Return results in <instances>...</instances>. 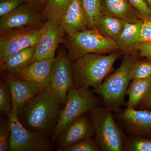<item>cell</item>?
Segmentation results:
<instances>
[{
	"mask_svg": "<svg viewBox=\"0 0 151 151\" xmlns=\"http://www.w3.org/2000/svg\"><path fill=\"white\" fill-rule=\"evenodd\" d=\"M62 105L51 92L45 90L28 101L18 116L26 129L48 137L57 124Z\"/></svg>",
	"mask_w": 151,
	"mask_h": 151,
	"instance_id": "6da1fadb",
	"label": "cell"
},
{
	"mask_svg": "<svg viewBox=\"0 0 151 151\" xmlns=\"http://www.w3.org/2000/svg\"><path fill=\"white\" fill-rule=\"evenodd\" d=\"M113 52L108 55L88 54L71 62L74 87L78 89L97 88L111 74L113 65L122 52Z\"/></svg>",
	"mask_w": 151,
	"mask_h": 151,
	"instance_id": "7a4b0ae2",
	"label": "cell"
},
{
	"mask_svg": "<svg viewBox=\"0 0 151 151\" xmlns=\"http://www.w3.org/2000/svg\"><path fill=\"white\" fill-rule=\"evenodd\" d=\"M111 110L99 105L88 113L100 151H123L126 136L116 123Z\"/></svg>",
	"mask_w": 151,
	"mask_h": 151,
	"instance_id": "3957f363",
	"label": "cell"
},
{
	"mask_svg": "<svg viewBox=\"0 0 151 151\" xmlns=\"http://www.w3.org/2000/svg\"><path fill=\"white\" fill-rule=\"evenodd\" d=\"M137 60L135 55H127L116 71L94 89V92L103 99L104 106L111 111H116L124 104L126 92L131 81L130 70L132 64Z\"/></svg>",
	"mask_w": 151,
	"mask_h": 151,
	"instance_id": "277c9868",
	"label": "cell"
},
{
	"mask_svg": "<svg viewBox=\"0 0 151 151\" xmlns=\"http://www.w3.org/2000/svg\"><path fill=\"white\" fill-rule=\"evenodd\" d=\"M94 92L89 89H78L74 86L69 90L64 108L60 111L52 135V141H57L63 131L76 118L100 105V100Z\"/></svg>",
	"mask_w": 151,
	"mask_h": 151,
	"instance_id": "5b68a950",
	"label": "cell"
},
{
	"mask_svg": "<svg viewBox=\"0 0 151 151\" xmlns=\"http://www.w3.org/2000/svg\"><path fill=\"white\" fill-rule=\"evenodd\" d=\"M67 56L70 62L88 54H105L119 50L115 41L95 29H87L68 36Z\"/></svg>",
	"mask_w": 151,
	"mask_h": 151,
	"instance_id": "8992f818",
	"label": "cell"
},
{
	"mask_svg": "<svg viewBox=\"0 0 151 151\" xmlns=\"http://www.w3.org/2000/svg\"><path fill=\"white\" fill-rule=\"evenodd\" d=\"M11 134L9 151H50L53 150L51 142L40 132L25 128L19 120L18 111L12 109L7 114Z\"/></svg>",
	"mask_w": 151,
	"mask_h": 151,
	"instance_id": "52a82bcc",
	"label": "cell"
},
{
	"mask_svg": "<svg viewBox=\"0 0 151 151\" xmlns=\"http://www.w3.org/2000/svg\"><path fill=\"white\" fill-rule=\"evenodd\" d=\"M43 19L39 9L28 1L6 16L0 18V35L40 28L43 24Z\"/></svg>",
	"mask_w": 151,
	"mask_h": 151,
	"instance_id": "ba28073f",
	"label": "cell"
},
{
	"mask_svg": "<svg viewBox=\"0 0 151 151\" xmlns=\"http://www.w3.org/2000/svg\"><path fill=\"white\" fill-rule=\"evenodd\" d=\"M74 86L71 62L67 53L62 52L55 57L47 90L64 106L68 91Z\"/></svg>",
	"mask_w": 151,
	"mask_h": 151,
	"instance_id": "9c48e42d",
	"label": "cell"
},
{
	"mask_svg": "<svg viewBox=\"0 0 151 151\" xmlns=\"http://www.w3.org/2000/svg\"><path fill=\"white\" fill-rule=\"evenodd\" d=\"M42 30L41 27L1 35L0 65L14 53L27 47L37 46L40 39Z\"/></svg>",
	"mask_w": 151,
	"mask_h": 151,
	"instance_id": "30bf717a",
	"label": "cell"
},
{
	"mask_svg": "<svg viewBox=\"0 0 151 151\" xmlns=\"http://www.w3.org/2000/svg\"><path fill=\"white\" fill-rule=\"evenodd\" d=\"M42 30L40 39L36 47L34 61L55 58L58 46L64 41L65 33L58 23L47 20Z\"/></svg>",
	"mask_w": 151,
	"mask_h": 151,
	"instance_id": "8fae6325",
	"label": "cell"
},
{
	"mask_svg": "<svg viewBox=\"0 0 151 151\" xmlns=\"http://www.w3.org/2000/svg\"><path fill=\"white\" fill-rule=\"evenodd\" d=\"M116 116L129 135L151 138V111L127 108Z\"/></svg>",
	"mask_w": 151,
	"mask_h": 151,
	"instance_id": "7c38bea8",
	"label": "cell"
},
{
	"mask_svg": "<svg viewBox=\"0 0 151 151\" xmlns=\"http://www.w3.org/2000/svg\"><path fill=\"white\" fill-rule=\"evenodd\" d=\"M94 136V132L88 113L76 118L63 131L57 139L58 150Z\"/></svg>",
	"mask_w": 151,
	"mask_h": 151,
	"instance_id": "4fadbf2b",
	"label": "cell"
},
{
	"mask_svg": "<svg viewBox=\"0 0 151 151\" xmlns=\"http://www.w3.org/2000/svg\"><path fill=\"white\" fill-rule=\"evenodd\" d=\"M12 94V108L18 111L28 101L45 90L42 87L26 80L17 78L12 74L2 73Z\"/></svg>",
	"mask_w": 151,
	"mask_h": 151,
	"instance_id": "5bb4252c",
	"label": "cell"
},
{
	"mask_svg": "<svg viewBox=\"0 0 151 151\" xmlns=\"http://www.w3.org/2000/svg\"><path fill=\"white\" fill-rule=\"evenodd\" d=\"M59 24L68 36L89 29L81 0H70Z\"/></svg>",
	"mask_w": 151,
	"mask_h": 151,
	"instance_id": "9a60e30c",
	"label": "cell"
},
{
	"mask_svg": "<svg viewBox=\"0 0 151 151\" xmlns=\"http://www.w3.org/2000/svg\"><path fill=\"white\" fill-rule=\"evenodd\" d=\"M54 58L34 61L24 70L14 73L17 78L36 84L47 90Z\"/></svg>",
	"mask_w": 151,
	"mask_h": 151,
	"instance_id": "2e32d148",
	"label": "cell"
},
{
	"mask_svg": "<svg viewBox=\"0 0 151 151\" xmlns=\"http://www.w3.org/2000/svg\"><path fill=\"white\" fill-rule=\"evenodd\" d=\"M144 21L135 23L126 22L122 32L115 42L123 53L127 55H135L138 53L141 44L140 30Z\"/></svg>",
	"mask_w": 151,
	"mask_h": 151,
	"instance_id": "e0dca14e",
	"label": "cell"
},
{
	"mask_svg": "<svg viewBox=\"0 0 151 151\" xmlns=\"http://www.w3.org/2000/svg\"><path fill=\"white\" fill-rule=\"evenodd\" d=\"M102 12L126 22L135 23L142 20L128 0H102Z\"/></svg>",
	"mask_w": 151,
	"mask_h": 151,
	"instance_id": "ac0fdd59",
	"label": "cell"
},
{
	"mask_svg": "<svg viewBox=\"0 0 151 151\" xmlns=\"http://www.w3.org/2000/svg\"><path fill=\"white\" fill-rule=\"evenodd\" d=\"M36 47V46L25 48L9 57L0 65L2 73L14 74L28 67L34 62Z\"/></svg>",
	"mask_w": 151,
	"mask_h": 151,
	"instance_id": "d6986e66",
	"label": "cell"
},
{
	"mask_svg": "<svg viewBox=\"0 0 151 151\" xmlns=\"http://www.w3.org/2000/svg\"><path fill=\"white\" fill-rule=\"evenodd\" d=\"M126 22L121 19L102 12L95 29L104 36L115 41L122 32Z\"/></svg>",
	"mask_w": 151,
	"mask_h": 151,
	"instance_id": "ffe728a7",
	"label": "cell"
},
{
	"mask_svg": "<svg viewBox=\"0 0 151 151\" xmlns=\"http://www.w3.org/2000/svg\"><path fill=\"white\" fill-rule=\"evenodd\" d=\"M151 88V78L132 80L126 92L129 96L127 108L136 109L145 99Z\"/></svg>",
	"mask_w": 151,
	"mask_h": 151,
	"instance_id": "44dd1931",
	"label": "cell"
},
{
	"mask_svg": "<svg viewBox=\"0 0 151 151\" xmlns=\"http://www.w3.org/2000/svg\"><path fill=\"white\" fill-rule=\"evenodd\" d=\"M70 0H47L42 11L43 18L59 23Z\"/></svg>",
	"mask_w": 151,
	"mask_h": 151,
	"instance_id": "7402d4cb",
	"label": "cell"
},
{
	"mask_svg": "<svg viewBox=\"0 0 151 151\" xmlns=\"http://www.w3.org/2000/svg\"><path fill=\"white\" fill-rule=\"evenodd\" d=\"M88 19L89 29H95L102 13V0H81Z\"/></svg>",
	"mask_w": 151,
	"mask_h": 151,
	"instance_id": "603a6c76",
	"label": "cell"
},
{
	"mask_svg": "<svg viewBox=\"0 0 151 151\" xmlns=\"http://www.w3.org/2000/svg\"><path fill=\"white\" fill-rule=\"evenodd\" d=\"M123 149L127 151H151V138L132 135L126 137Z\"/></svg>",
	"mask_w": 151,
	"mask_h": 151,
	"instance_id": "cb8c5ba5",
	"label": "cell"
},
{
	"mask_svg": "<svg viewBox=\"0 0 151 151\" xmlns=\"http://www.w3.org/2000/svg\"><path fill=\"white\" fill-rule=\"evenodd\" d=\"M130 78L131 81L151 78V60H136L131 68Z\"/></svg>",
	"mask_w": 151,
	"mask_h": 151,
	"instance_id": "d4e9b609",
	"label": "cell"
},
{
	"mask_svg": "<svg viewBox=\"0 0 151 151\" xmlns=\"http://www.w3.org/2000/svg\"><path fill=\"white\" fill-rule=\"evenodd\" d=\"M12 97L8 84L4 80L0 83V111L3 114H8L12 109Z\"/></svg>",
	"mask_w": 151,
	"mask_h": 151,
	"instance_id": "484cf974",
	"label": "cell"
},
{
	"mask_svg": "<svg viewBox=\"0 0 151 151\" xmlns=\"http://www.w3.org/2000/svg\"><path fill=\"white\" fill-rule=\"evenodd\" d=\"M100 149L95 140L86 138L65 148L62 151H99Z\"/></svg>",
	"mask_w": 151,
	"mask_h": 151,
	"instance_id": "4316f807",
	"label": "cell"
},
{
	"mask_svg": "<svg viewBox=\"0 0 151 151\" xmlns=\"http://www.w3.org/2000/svg\"><path fill=\"white\" fill-rule=\"evenodd\" d=\"M10 129L8 119L1 120L0 124V151H9Z\"/></svg>",
	"mask_w": 151,
	"mask_h": 151,
	"instance_id": "83f0119b",
	"label": "cell"
},
{
	"mask_svg": "<svg viewBox=\"0 0 151 151\" xmlns=\"http://www.w3.org/2000/svg\"><path fill=\"white\" fill-rule=\"evenodd\" d=\"M144 21H151V8L144 0H128Z\"/></svg>",
	"mask_w": 151,
	"mask_h": 151,
	"instance_id": "f1b7e54d",
	"label": "cell"
},
{
	"mask_svg": "<svg viewBox=\"0 0 151 151\" xmlns=\"http://www.w3.org/2000/svg\"><path fill=\"white\" fill-rule=\"evenodd\" d=\"M28 0H0V18L6 16Z\"/></svg>",
	"mask_w": 151,
	"mask_h": 151,
	"instance_id": "f546056e",
	"label": "cell"
},
{
	"mask_svg": "<svg viewBox=\"0 0 151 151\" xmlns=\"http://www.w3.org/2000/svg\"><path fill=\"white\" fill-rule=\"evenodd\" d=\"M140 40L142 42H151V21H144L140 30Z\"/></svg>",
	"mask_w": 151,
	"mask_h": 151,
	"instance_id": "4dcf8cb0",
	"label": "cell"
},
{
	"mask_svg": "<svg viewBox=\"0 0 151 151\" xmlns=\"http://www.w3.org/2000/svg\"><path fill=\"white\" fill-rule=\"evenodd\" d=\"M138 53L142 57L151 60V42H142L138 48Z\"/></svg>",
	"mask_w": 151,
	"mask_h": 151,
	"instance_id": "1f68e13d",
	"label": "cell"
},
{
	"mask_svg": "<svg viewBox=\"0 0 151 151\" xmlns=\"http://www.w3.org/2000/svg\"><path fill=\"white\" fill-rule=\"evenodd\" d=\"M138 107L151 111V88L145 99Z\"/></svg>",
	"mask_w": 151,
	"mask_h": 151,
	"instance_id": "d6a6232c",
	"label": "cell"
},
{
	"mask_svg": "<svg viewBox=\"0 0 151 151\" xmlns=\"http://www.w3.org/2000/svg\"><path fill=\"white\" fill-rule=\"evenodd\" d=\"M28 1L38 9H42L43 10L46 6L47 0H28Z\"/></svg>",
	"mask_w": 151,
	"mask_h": 151,
	"instance_id": "836d02e7",
	"label": "cell"
},
{
	"mask_svg": "<svg viewBox=\"0 0 151 151\" xmlns=\"http://www.w3.org/2000/svg\"><path fill=\"white\" fill-rule=\"evenodd\" d=\"M151 8V0H144Z\"/></svg>",
	"mask_w": 151,
	"mask_h": 151,
	"instance_id": "e575fe53",
	"label": "cell"
}]
</instances>
